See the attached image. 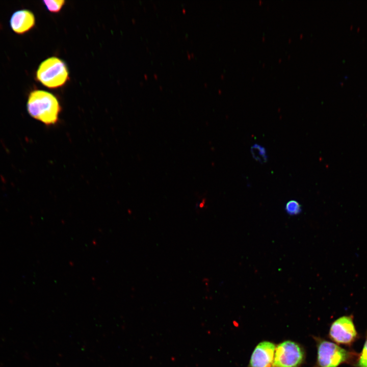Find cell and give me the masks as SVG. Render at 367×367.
<instances>
[{"mask_svg":"<svg viewBox=\"0 0 367 367\" xmlns=\"http://www.w3.org/2000/svg\"><path fill=\"white\" fill-rule=\"evenodd\" d=\"M27 110L34 118L46 125L57 123L61 108L56 97L40 90L32 91L27 101Z\"/></svg>","mask_w":367,"mask_h":367,"instance_id":"obj_1","label":"cell"},{"mask_svg":"<svg viewBox=\"0 0 367 367\" xmlns=\"http://www.w3.org/2000/svg\"><path fill=\"white\" fill-rule=\"evenodd\" d=\"M358 354L337 344L324 339L317 343V364L319 367H338L343 363L352 364Z\"/></svg>","mask_w":367,"mask_h":367,"instance_id":"obj_2","label":"cell"},{"mask_svg":"<svg viewBox=\"0 0 367 367\" xmlns=\"http://www.w3.org/2000/svg\"><path fill=\"white\" fill-rule=\"evenodd\" d=\"M36 77L45 87L55 89L65 84L69 79V72L62 60L52 57L40 64L36 72Z\"/></svg>","mask_w":367,"mask_h":367,"instance_id":"obj_3","label":"cell"},{"mask_svg":"<svg viewBox=\"0 0 367 367\" xmlns=\"http://www.w3.org/2000/svg\"><path fill=\"white\" fill-rule=\"evenodd\" d=\"M304 356L298 344L291 340L283 342L276 347L273 367H298Z\"/></svg>","mask_w":367,"mask_h":367,"instance_id":"obj_4","label":"cell"},{"mask_svg":"<svg viewBox=\"0 0 367 367\" xmlns=\"http://www.w3.org/2000/svg\"><path fill=\"white\" fill-rule=\"evenodd\" d=\"M351 315L342 316L331 325L329 336L337 344L351 346L358 338V334Z\"/></svg>","mask_w":367,"mask_h":367,"instance_id":"obj_5","label":"cell"},{"mask_svg":"<svg viewBox=\"0 0 367 367\" xmlns=\"http://www.w3.org/2000/svg\"><path fill=\"white\" fill-rule=\"evenodd\" d=\"M275 348L272 342L259 343L251 355L249 367H273Z\"/></svg>","mask_w":367,"mask_h":367,"instance_id":"obj_6","label":"cell"},{"mask_svg":"<svg viewBox=\"0 0 367 367\" xmlns=\"http://www.w3.org/2000/svg\"><path fill=\"white\" fill-rule=\"evenodd\" d=\"M35 18L33 13L28 10L15 12L11 17L10 24L17 34H22L29 32L34 26Z\"/></svg>","mask_w":367,"mask_h":367,"instance_id":"obj_7","label":"cell"},{"mask_svg":"<svg viewBox=\"0 0 367 367\" xmlns=\"http://www.w3.org/2000/svg\"><path fill=\"white\" fill-rule=\"evenodd\" d=\"M251 152L253 158L260 163L267 162L268 156L265 148L257 144L253 145L251 148Z\"/></svg>","mask_w":367,"mask_h":367,"instance_id":"obj_8","label":"cell"},{"mask_svg":"<svg viewBox=\"0 0 367 367\" xmlns=\"http://www.w3.org/2000/svg\"><path fill=\"white\" fill-rule=\"evenodd\" d=\"M355 367H367V331L365 334V339L362 350L358 354V357L354 363Z\"/></svg>","mask_w":367,"mask_h":367,"instance_id":"obj_9","label":"cell"},{"mask_svg":"<svg viewBox=\"0 0 367 367\" xmlns=\"http://www.w3.org/2000/svg\"><path fill=\"white\" fill-rule=\"evenodd\" d=\"M65 1L63 0H45L43 3L46 9L50 12L57 13L59 12L64 5Z\"/></svg>","mask_w":367,"mask_h":367,"instance_id":"obj_10","label":"cell"},{"mask_svg":"<svg viewBox=\"0 0 367 367\" xmlns=\"http://www.w3.org/2000/svg\"><path fill=\"white\" fill-rule=\"evenodd\" d=\"M285 211L290 215H296L301 213L302 209L301 205L298 201L291 200L286 203Z\"/></svg>","mask_w":367,"mask_h":367,"instance_id":"obj_11","label":"cell"}]
</instances>
